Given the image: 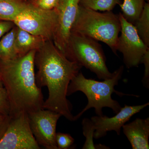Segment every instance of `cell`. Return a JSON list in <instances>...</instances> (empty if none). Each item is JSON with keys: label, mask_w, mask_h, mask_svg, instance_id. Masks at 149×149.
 I'll return each instance as SVG.
<instances>
[{"label": "cell", "mask_w": 149, "mask_h": 149, "mask_svg": "<svg viewBox=\"0 0 149 149\" xmlns=\"http://www.w3.org/2000/svg\"><path fill=\"white\" fill-rule=\"evenodd\" d=\"M38 68L36 82L39 88L47 87L49 97L43 109L58 113L70 121H74L72 107L67 99L70 81L83 67L67 58L52 40L46 41L35 54Z\"/></svg>", "instance_id": "1"}, {"label": "cell", "mask_w": 149, "mask_h": 149, "mask_svg": "<svg viewBox=\"0 0 149 149\" xmlns=\"http://www.w3.org/2000/svg\"><path fill=\"white\" fill-rule=\"evenodd\" d=\"M36 52L13 59L0 60V77L8 94L11 118L43 109L42 93L36 82Z\"/></svg>", "instance_id": "2"}, {"label": "cell", "mask_w": 149, "mask_h": 149, "mask_svg": "<svg viewBox=\"0 0 149 149\" xmlns=\"http://www.w3.org/2000/svg\"><path fill=\"white\" fill-rule=\"evenodd\" d=\"M123 70L124 67L121 65L113 72L111 78L103 81L87 79L80 71L72 78L68 88L67 96L80 91L85 94L88 100V103L85 108L74 116V121L80 118L85 112L93 108L99 116L103 115V108H109L115 113L120 110L121 106L118 102L112 99L111 95L113 93L120 96L130 95L118 92L114 89L115 86L118 85L122 77Z\"/></svg>", "instance_id": "3"}, {"label": "cell", "mask_w": 149, "mask_h": 149, "mask_svg": "<svg viewBox=\"0 0 149 149\" xmlns=\"http://www.w3.org/2000/svg\"><path fill=\"white\" fill-rule=\"evenodd\" d=\"M120 29L119 15L112 11L101 13L80 5L71 33L103 42L117 55V42Z\"/></svg>", "instance_id": "4"}, {"label": "cell", "mask_w": 149, "mask_h": 149, "mask_svg": "<svg viewBox=\"0 0 149 149\" xmlns=\"http://www.w3.org/2000/svg\"><path fill=\"white\" fill-rule=\"evenodd\" d=\"M65 56L72 61L90 70L100 80L113 76L106 65V59L102 46L90 37L71 33Z\"/></svg>", "instance_id": "5"}, {"label": "cell", "mask_w": 149, "mask_h": 149, "mask_svg": "<svg viewBox=\"0 0 149 149\" xmlns=\"http://www.w3.org/2000/svg\"><path fill=\"white\" fill-rule=\"evenodd\" d=\"M16 26L46 40H53L57 24L56 9L45 10L28 3L13 22Z\"/></svg>", "instance_id": "6"}, {"label": "cell", "mask_w": 149, "mask_h": 149, "mask_svg": "<svg viewBox=\"0 0 149 149\" xmlns=\"http://www.w3.org/2000/svg\"><path fill=\"white\" fill-rule=\"evenodd\" d=\"M119 17L121 35L118 40L117 51L122 54L127 68L138 66L149 48L140 38L134 25L127 21L122 14L119 13Z\"/></svg>", "instance_id": "7"}, {"label": "cell", "mask_w": 149, "mask_h": 149, "mask_svg": "<svg viewBox=\"0 0 149 149\" xmlns=\"http://www.w3.org/2000/svg\"><path fill=\"white\" fill-rule=\"evenodd\" d=\"M40 145L34 137L27 113L11 118L2 138L0 149H39Z\"/></svg>", "instance_id": "8"}, {"label": "cell", "mask_w": 149, "mask_h": 149, "mask_svg": "<svg viewBox=\"0 0 149 149\" xmlns=\"http://www.w3.org/2000/svg\"><path fill=\"white\" fill-rule=\"evenodd\" d=\"M28 115L30 128L38 144L47 149H58L56 141V127L61 114L42 109Z\"/></svg>", "instance_id": "9"}, {"label": "cell", "mask_w": 149, "mask_h": 149, "mask_svg": "<svg viewBox=\"0 0 149 149\" xmlns=\"http://www.w3.org/2000/svg\"><path fill=\"white\" fill-rule=\"evenodd\" d=\"M80 0H59L55 9L57 24L54 36V44L65 56L71 28L77 17Z\"/></svg>", "instance_id": "10"}, {"label": "cell", "mask_w": 149, "mask_h": 149, "mask_svg": "<svg viewBox=\"0 0 149 149\" xmlns=\"http://www.w3.org/2000/svg\"><path fill=\"white\" fill-rule=\"evenodd\" d=\"M149 105V102L137 106L125 105L113 117H109L103 115L94 116L91 119L93 122L95 131L94 138L98 139L102 138L109 131H115L120 135L123 126L130 120L131 117L144 109Z\"/></svg>", "instance_id": "11"}, {"label": "cell", "mask_w": 149, "mask_h": 149, "mask_svg": "<svg viewBox=\"0 0 149 149\" xmlns=\"http://www.w3.org/2000/svg\"><path fill=\"white\" fill-rule=\"evenodd\" d=\"M123 132L133 149H149V118H136L123 126Z\"/></svg>", "instance_id": "12"}, {"label": "cell", "mask_w": 149, "mask_h": 149, "mask_svg": "<svg viewBox=\"0 0 149 149\" xmlns=\"http://www.w3.org/2000/svg\"><path fill=\"white\" fill-rule=\"evenodd\" d=\"M46 41L42 37L32 35L17 26L15 47L19 57L24 56L31 51L38 50Z\"/></svg>", "instance_id": "13"}, {"label": "cell", "mask_w": 149, "mask_h": 149, "mask_svg": "<svg viewBox=\"0 0 149 149\" xmlns=\"http://www.w3.org/2000/svg\"><path fill=\"white\" fill-rule=\"evenodd\" d=\"M28 3L25 0H0V20L14 21Z\"/></svg>", "instance_id": "14"}, {"label": "cell", "mask_w": 149, "mask_h": 149, "mask_svg": "<svg viewBox=\"0 0 149 149\" xmlns=\"http://www.w3.org/2000/svg\"><path fill=\"white\" fill-rule=\"evenodd\" d=\"M17 26H14L0 40V60H8L18 57L15 47Z\"/></svg>", "instance_id": "15"}, {"label": "cell", "mask_w": 149, "mask_h": 149, "mask_svg": "<svg viewBox=\"0 0 149 149\" xmlns=\"http://www.w3.org/2000/svg\"><path fill=\"white\" fill-rule=\"evenodd\" d=\"M146 3V0H123L119 5L124 18L134 24L141 16Z\"/></svg>", "instance_id": "16"}, {"label": "cell", "mask_w": 149, "mask_h": 149, "mask_svg": "<svg viewBox=\"0 0 149 149\" xmlns=\"http://www.w3.org/2000/svg\"><path fill=\"white\" fill-rule=\"evenodd\" d=\"M133 25L141 40L149 48V4L146 3L141 16Z\"/></svg>", "instance_id": "17"}, {"label": "cell", "mask_w": 149, "mask_h": 149, "mask_svg": "<svg viewBox=\"0 0 149 149\" xmlns=\"http://www.w3.org/2000/svg\"><path fill=\"white\" fill-rule=\"evenodd\" d=\"M120 0H80V5L84 7L95 11H111Z\"/></svg>", "instance_id": "18"}, {"label": "cell", "mask_w": 149, "mask_h": 149, "mask_svg": "<svg viewBox=\"0 0 149 149\" xmlns=\"http://www.w3.org/2000/svg\"><path fill=\"white\" fill-rule=\"evenodd\" d=\"M83 125V133L86 138L84 146L82 148L83 149H108L107 147L104 145H95L93 142L94 134L95 130L94 129L93 122L91 119L88 118H85L82 121Z\"/></svg>", "instance_id": "19"}, {"label": "cell", "mask_w": 149, "mask_h": 149, "mask_svg": "<svg viewBox=\"0 0 149 149\" xmlns=\"http://www.w3.org/2000/svg\"><path fill=\"white\" fill-rule=\"evenodd\" d=\"M10 103L8 94L0 77V114L9 115Z\"/></svg>", "instance_id": "20"}, {"label": "cell", "mask_w": 149, "mask_h": 149, "mask_svg": "<svg viewBox=\"0 0 149 149\" xmlns=\"http://www.w3.org/2000/svg\"><path fill=\"white\" fill-rule=\"evenodd\" d=\"M56 143L58 149H69L74 143V139L69 134L56 133Z\"/></svg>", "instance_id": "21"}, {"label": "cell", "mask_w": 149, "mask_h": 149, "mask_svg": "<svg viewBox=\"0 0 149 149\" xmlns=\"http://www.w3.org/2000/svg\"><path fill=\"white\" fill-rule=\"evenodd\" d=\"M59 0H34L31 3L35 6L45 10H51L56 7Z\"/></svg>", "instance_id": "22"}, {"label": "cell", "mask_w": 149, "mask_h": 149, "mask_svg": "<svg viewBox=\"0 0 149 149\" xmlns=\"http://www.w3.org/2000/svg\"><path fill=\"white\" fill-rule=\"evenodd\" d=\"M141 63H143L145 66L144 75L143 83L146 88H149V49L145 53L142 59Z\"/></svg>", "instance_id": "23"}, {"label": "cell", "mask_w": 149, "mask_h": 149, "mask_svg": "<svg viewBox=\"0 0 149 149\" xmlns=\"http://www.w3.org/2000/svg\"><path fill=\"white\" fill-rule=\"evenodd\" d=\"M15 25L13 22L0 20V40Z\"/></svg>", "instance_id": "24"}, {"label": "cell", "mask_w": 149, "mask_h": 149, "mask_svg": "<svg viewBox=\"0 0 149 149\" xmlns=\"http://www.w3.org/2000/svg\"><path fill=\"white\" fill-rule=\"evenodd\" d=\"M10 119L9 115L0 114V140L3 136Z\"/></svg>", "instance_id": "25"}]
</instances>
